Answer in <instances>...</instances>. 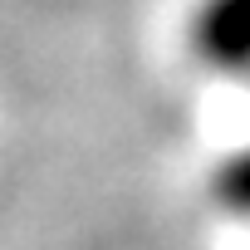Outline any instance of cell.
<instances>
[{
    "label": "cell",
    "instance_id": "6da1fadb",
    "mask_svg": "<svg viewBox=\"0 0 250 250\" xmlns=\"http://www.w3.org/2000/svg\"><path fill=\"white\" fill-rule=\"evenodd\" d=\"M196 49L206 64H250V0H211V10L196 20ZM221 201L240 221H250V147H240L226 162Z\"/></svg>",
    "mask_w": 250,
    "mask_h": 250
}]
</instances>
